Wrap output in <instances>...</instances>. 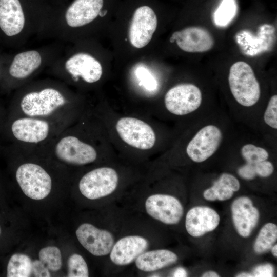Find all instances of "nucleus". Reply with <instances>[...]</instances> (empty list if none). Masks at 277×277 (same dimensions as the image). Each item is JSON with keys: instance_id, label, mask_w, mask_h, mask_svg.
Listing matches in <instances>:
<instances>
[{"instance_id": "obj_1", "label": "nucleus", "mask_w": 277, "mask_h": 277, "mask_svg": "<svg viewBox=\"0 0 277 277\" xmlns=\"http://www.w3.org/2000/svg\"><path fill=\"white\" fill-rule=\"evenodd\" d=\"M7 110L8 116H24L46 120L69 127L78 112L60 90L45 87L23 95Z\"/></svg>"}, {"instance_id": "obj_2", "label": "nucleus", "mask_w": 277, "mask_h": 277, "mask_svg": "<svg viewBox=\"0 0 277 277\" xmlns=\"http://www.w3.org/2000/svg\"><path fill=\"white\" fill-rule=\"evenodd\" d=\"M68 128L52 121L7 116L3 137L8 144L29 148L44 147Z\"/></svg>"}, {"instance_id": "obj_3", "label": "nucleus", "mask_w": 277, "mask_h": 277, "mask_svg": "<svg viewBox=\"0 0 277 277\" xmlns=\"http://www.w3.org/2000/svg\"><path fill=\"white\" fill-rule=\"evenodd\" d=\"M71 125L47 146L41 148L55 161L62 164L82 166L94 162L98 157V150L75 132Z\"/></svg>"}, {"instance_id": "obj_4", "label": "nucleus", "mask_w": 277, "mask_h": 277, "mask_svg": "<svg viewBox=\"0 0 277 277\" xmlns=\"http://www.w3.org/2000/svg\"><path fill=\"white\" fill-rule=\"evenodd\" d=\"M17 146L21 148L26 159L15 170L17 183L28 197L35 200L45 198L50 193L52 186L51 175L42 165L35 161L33 148Z\"/></svg>"}, {"instance_id": "obj_5", "label": "nucleus", "mask_w": 277, "mask_h": 277, "mask_svg": "<svg viewBox=\"0 0 277 277\" xmlns=\"http://www.w3.org/2000/svg\"><path fill=\"white\" fill-rule=\"evenodd\" d=\"M228 83L231 93L239 105L250 107L258 102L261 96L260 84L248 63L239 61L231 66Z\"/></svg>"}, {"instance_id": "obj_6", "label": "nucleus", "mask_w": 277, "mask_h": 277, "mask_svg": "<svg viewBox=\"0 0 277 277\" xmlns=\"http://www.w3.org/2000/svg\"><path fill=\"white\" fill-rule=\"evenodd\" d=\"M118 183V175L113 168L103 167L85 174L78 183L83 195L90 200L100 199L111 194Z\"/></svg>"}, {"instance_id": "obj_7", "label": "nucleus", "mask_w": 277, "mask_h": 277, "mask_svg": "<svg viewBox=\"0 0 277 277\" xmlns=\"http://www.w3.org/2000/svg\"><path fill=\"white\" fill-rule=\"evenodd\" d=\"M202 102L200 88L190 83H183L170 88L164 97L165 106L171 113L178 116L190 114L197 110Z\"/></svg>"}, {"instance_id": "obj_8", "label": "nucleus", "mask_w": 277, "mask_h": 277, "mask_svg": "<svg viewBox=\"0 0 277 277\" xmlns=\"http://www.w3.org/2000/svg\"><path fill=\"white\" fill-rule=\"evenodd\" d=\"M223 138L222 131L217 126L205 125L188 142L185 151L187 155L194 162H203L217 151Z\"/></svg>"}, {"instance_id": "obj_9", "label": "nucleus", "mask_w": 277, "mask_h": 277, "mask_svg": "<svg viewBox=\"0 0 277 277\" xmlns=\"http://www.w3.org/2000/svg\"><path fill=\"white\" fill-rule=\"evenodd\" d=\"M121 138L128 145L141 150L153 147L156 141L152 128L145 122L132 117L120 118L115 125Z\"/></svg>"}, {"instance_id": "obj_10", "label": "nucleus", "mask_w": 277, "mask_h": 277, "mask_svg": "<svg viewBox=\"0 0 277 277\" xmlns=\"http://www.w3.org/2000/svg\"><path fill=\"white\" fill-rule=\"evenodd\" d=\"M157 25V17L151 5H137L133 11L129 30L131 44L136 48L146 46L151 41Z\"/></svg>"}, {"instance_id": "obj_11", "label": "nucleus", "mask_w": 277, "mask_h": 277, "mask_svg": "<svg viewBox=\"0 0 277 277\" xmlns=\"http://www.w3.org/2000/svg\"><path fill=\"white\" fill-rule=\"evenodd\" d=\"M145 206L147 213L150 216L169 225L178 223L184 212L183 207L180 201L168 194H152L146 200Z\"/></svg>"}, {"instance_id": "obj_12", "label": "nucleus", "mask_w": 277, "mask_h": 277, "mask_svg": "<svg viewBox=\"0 0 277 277\" xmlns=\"http://www.w3.org/2000/svg\"><path fill=\"white\" fill-rule=\"evenodd\" d=\"M75 233L81 244L95 256L108 254L114 245V238L111 232L89 223L81 225Z\"/></svg>"}, {"instance_id": "obj_13", "label": "nucleus", "mask_w": 277, "mask_h": 277, "mask_svg": "<svg viewBox=\"0 0 277 277\" xmlns=\"http://www.w3.org/2000/svg\"><path fill=\"white\" fill-rule=\"evenodd\" d=\"M171 43L176 42L182 50L190 53L207 51L213 46L214 39L206 29L200 27H189L174 32L170 38Z\"/></svg>"}, {"instance_id": "obj_14", "label": "nucleus", "mask_w": 277, "mask_h": 277, "mask_svg": "<svg viewBox=\"0 0 277 277\" xmlns=\"http://www.w3.org/2000/svg\"><path fill=\"white\" fill-rule=\"evenodd\" d=\"M234 227L240 235L248 237L256 226L260 217L259 211L248 197L235 199L231 205Z\"/></svg>"}, {"instance_id": "obj_15", "label": "nucleus", "mask_w": 277, "mask_h": 277, "mask_svg": "<svg viewBox=\"0 0 277 277\" xmlns=\"http://www.w3.org/2000/svg\"><path fill=\"white\" fill-rule=\"evenodd\" d=\"M65 69L76 81L79 78L87 83H94L101 78L103 70L100 63L90 55L80 53L69 58Z\"/></svg>"}, {"instance_id": "obj_16", "label": "nucleus", "mask_w": 277, "mask_h": 277, "mask_svg": "<svg viewBox=\"0 0 277 277\" xmlns=\"http://www.w3.org/2000/svg\"><path fill=\"white\" fill-rule=\"evenodd\" d=\"M220 217L213 209L197 206L190 209L185 220V227L189 234L195 238L213 231L219 225Z\"/></svg>"}, {"instance_id": "obj_17", "label": "nucleus", "mask_w": 277, "mask_h": 277, "mask_svg": "<svg viewBox=\"0 0 277 277\" xmlns=\"http://www.w3.org/2000/svg\"><path fill=\"white\" fill-rule=\"evenodd\" d=\"M148 242L144 237L129 235L120 239L110 252L111 261L119 266L129 264L147 249Z\"/></svg>"}, {"instance_id": "obj_18", "label": "nucleus", "mask_w": 277, "mask_h": 277, "mask_svg": "<svg viewBox=\"0 0 277 277\" xmlns=\"http://www.w3.org/2000/svg\"><path fill=\"white\" fill-rule=\"evenodd\" d=\"M105 0H74L67 9L65 18L72 27L83 26L94 20L104 8Z\"/></svg>"}, {"instance_id": "obj_19", "label": "nucleus", "mask_w": 277, "mask_h": 277, "mask_svg": "<svg viewBox=\"0 0 277 277\" xmlns=\"http://www.w3.org/2000/svg\"><path fill=\"white\" fill-rule=\"evenodd\" d=\"M25 17L19 0H0V28L9 36L23 30Z\"/></svg>"}, {"instance_id": "obj_20", "label": "nucleus", "mask_w": 277, "mask_h": 277, "mask_svg": "<svg viewBox=\"0 0 277 277\" xmlns=\"http://www.w3.org/2000/svg\"><path fill=\"white\" fill-rule=\"evenodd\" d=\"M177 260V256L174 252L166 249H158L144 251L135 260V265L140 270L151 272L170 265Z\"/></svg>"}, {"instance_id": "obj_21", "label": "nucleus", "mask_w": 277, "mask_h": 277, "mask_svg": "<svg viewBox=\"0 0 277 277\" xmlns=\"http://www.w3.org/2000/svg\"><path fill=\"white\" fill-rule=\"evenodd\" d=\"M39 53L34 50L17 54L9 68L10 75L17 80H24L33 73L41 65Z\"/></svg>"}, {"instance_id": "obj_22", "label": "nucleus", "mask_w": 277, "mask_h": 277, "mask_svg": "<svg viewBox=\"0 0 277 277\" xmlns=\"http://www.w3.org/2000/svg\"><path fill=\"white\" fill-rule=\"evenodd\" d=\"M240 186L239 181L234 175L223 173L211 187L205 190L203 196L209 201H226L232 197Z\"/></svg>"}, {"instance_id": "obj_23", "label": "nucleus", "mask_w": 277, "mask_h": 277, "mask_svg": "<svg viewBox=\"0 0 277 277\" xmlns=\"http://www.w3.org/2000/svg\"><path fill=\"white\" fill-rule=\"evenodd\" d=\"M32 262L27 255L21 253L13 254L7 267L8 277H28L32 274Z\"/></svg>"}, {"instance_id": "obj_24", "label": "nucleus", "mask_w": 277, "mask_h": 277, "mask_svg": "<svg viewBox=\"0 0 277 277\" xmlns=\"http://www.w3.org/2000/svg\"><path fill=\"white\" fill-rule=\"evenodd\" d=\"M277 240V226L272 223L266 224L260 230L254 242L253 249L258 254L269 250Z\"/></svg>"}, {"instance_id": "obj_25", "label": "nucleus", "mask_w": 277, "mask_h": 277, "mask_svg": "<svg viewBox=\"0 0 277 277\" xmlns=\"http://www.w3.org/2000/svg\"><path fill=\"white\" fill-rule=\"evenodd\" d=\"M39 260L52 271H58L62 267V256L60 249L55 246H48L41 249Z\"/></svg>"}, {"instance_id": "obj_26", "label": "nucleus", "mask_w": 277, "mask_h": 277, "mask_svg": "<svg viewBox=\"0 0 277 277\" xmlns=\"http://www.w3.org/2000/svg\"><path fill=\"white\" fill-rule=\"evenodd\" d=\"M236 12L234 0H223L214 13V21L217 26H226L233 19Z\"/></svg>"}, {"instance_id": "obj_27", "label": "nucleus", "mask_w": 277, "mask_h": 277, "mask_svg": "<svg viewBox=\"0 0 277 277\" xmlns=\"http://www.w3.org/2000/svg\"><path fill=\"white\" fill-rule=\"evenodd\" d=\"M68 276L88 277V268L84 259L80 254H73L68 260Z\"/></svg>"}, {"instance_id": "obj_28", "label": "nucleus", "mask_w": 277, "mask_h": 277, "mask_svg": "<svg viewBox=\"0 0 277 277\" xmlns=\"http://www.w3.org/2000/svg\"><path fill=\"white\" fill-rule=\"evenodd\" d=\"M265 123L271 128L277 129V95H272L269 99L263 115Z\"/></svg>"}, {"instance_id": "obj_29", "label": "nucleus", "mask_w": 277, "mask_h": 277, "mask_svg": "<svg viewBox=\"0 0 277 277\" xmlns=\"http://www.w3.org/2000/svg\"><path fill=\"white\" fill-rule=\"evenodd\" d=\"M136 75L146 89L153 90L155 88V80L147 69L142 67L138 68L136 71Z\"/></svg>"}, {"instance_id": "obj_30", "label": "nucleus", "mask_w": 277, "mask_h": 277, "mask_svg": "<svg viewBox=\"0 0 277 277\" xmlns=\"http://www.w3.org/2000/svg\"><path fill=\"white\" fill-rule=\"evenodd\" d=\"M274 166L268 160L258 163L255 167L256 176L261 177H267L270 176L274 171Z\"/></svg>"}, {"instance_id": "obj_31", "label": "nucleus", "mask_w": 277, "mask_h": 277, "mask_svg": "<svg viewBox=\"0 0 277 277\" xmlns=\"http://www.w3.org/2000/svg\"><path fill=\"white\" fill-rule=\"evenodd\" d=\"M49 270L44 264L39 260H36L32 262V274L34 276H50Z\"/></svg>"}, {"instance_id": "obj_32", "label": "nucleus", "mask_w": 277, "mask_h": 277, "mask_svg": "<svg viewBox=\"0 0 277 277\" xmlns=\"http://www.w3.org/2000/svg\"><path fill=\"white\" fill-rule=\"evenodd\" d=\"M274 274V268L270 264L261 265L255 267L253 275L256 277H271Z\"/></svg>"}, {"instance_id": "obj_33", "label": "nucleus", "mask_w": 277, "mask_h": 277, "mask_svg": "<svg viewBox=\"0 0 277 277\" xmlns=\"http://www.w3.org/2000/svg\"><path fill=\"white\" fill-rule=\"evenodd\" d=\"M7 116V110L0 107V152L3 149L4 145L3 142L4 140L3 131L5 124Z\"/></svg>"}, {"instance_id": "obj_34", "label": "nucleus", "mask_w": 277, "mask_h": 277, "mask_svg": "<svg viewBox=\"0 0 277 277\" xmlns=\"http://www.w3.org/2000/svg\"><path fill=\"white\" fill-rule=\"evenodd\" d=\"M187 272L182 267H179L177 268L173 273V276H186Z\"/></svg>"}, {"instance_id": "obj_35", "label": "nucleus", "mask_w": 277, "mask_h": 277, "mask_svg": "<svg viewBox=\"0 0 277 277\" xmlns=\"http://www.w3.org/2000/svg\"><path fill=\"white\" fill-rule=\"evenodd\" d=\"M202 276L203 277H218L219 275L214 271H209L204 273Z\"/></svg>"}, {"instance_id": "obj_36", "label": "nucleus", "mask_w": 277, "mask_h": 277, "mask_svg": "<svg viewBox=\"0 0 277 277\" xmlns=\"http://www.w3.org/2000/svg\"><path fill=\"white\" fill-rule=\"evenodd\" d=\"M271 252L272 254L275 256H277V245H275L272 247Z\"/></svg>"}, {"instance_id": "obj_37", "label": "nucleus", "mask_w": 277, "mask_h": 277, "mask_svg": "<svg viewBox=\"0 0 277 277\" xmlns=\"http://www.w3.org/2000/svg\"><path fill=\"white\" fill-rule=\"evenodd\" d=\"M236 276H241V277H248V276H253V275H252V274L249 273H247V272H242V273H241L239 274H238V275H236Z\"/></svg>"}, {"instance_id": "obj_38", "label": "nucleus", "mask_w": 277, "mask_h": 277, "mask_svg": "<svg viewBox=\"0 0 277 277\" xmlns=\"http://www.w3.org/2000/svg\"><path fill=\"white\" fill-rule=\"evenodd\" d=\"M1 234V227H0V235Z\"/></svg>"}]
</instances>
